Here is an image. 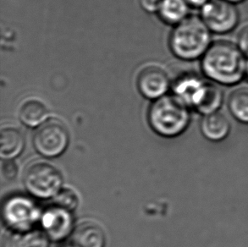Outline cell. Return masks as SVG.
Masks as SVG:
<instances>
[{
    "label": "cell",
    "mask_w": 248,
    "mask_h": 247,
    "mask_svg": "<svg viewBox=\"0 0 248 247\" xmlns=\"http://www.w3.org/2000/svg\"><path fill=\"white\" fill-rule=\"evenodd\" d=\"M67 128L60 121H46L34 134L33 145L38 154L46 157L61 156L69 144Z\"/></svg>",
    "instance_id": "obj_5"
},
{
    "label": "cell",
    "mask_w": 248,
    "mask_h": 247,
    "mask_svg": "<svg viewBox=\"0 0 248 247\" xmlns=\"http://www.w3.org/2000/svg\"><path fill=\"white\" fill-rule=\"evenodd\" d=\"M73 247V246H72V245H70V246H69V247Z\"/></svg>",
    "instance_id": "obj_26"
},
{
    "label": "cell",
    "mask_w": 248,
    "mask_h": 247,
    "mask_svg": "<svg viewBox=\"0 0 248 247\" xmlns=\"http://www.w3.org/2000/svg\"><path fill=\"white\" fill-rule=\"evenodd\" d=\"M211 40L209 28L198 17L186 18L171 34L170 48L178 58L191 61L204 55Z\"/></svg>",
    "instance_id": "obj_2"
},
{
    "label": "cell",
    "mask_w": 248,
    "mask_h": 247,
    "mask_svg": "<svg viewBox=\"0 0 248 247\" xmlns=\"http://www.w3.org/2000/svg\"><path fill=\"white\" fill-rule=\"evenodd\" d=\"M48 116L46 105L37 99H31L25 102L20 109V119L27 126H40Z\"/></svg>",
    "instance_id": "obj_15"
},
{
    "label": "cell",
    "mask_w": 248,
    "mask_h": 247,
    "mask_svg": "<svg viewBox=\"0 0 248 247\" xmlns=\"http://www.w3.org/2000/svg\"><path fill=\"white\" fill-rule=\"evenodd\" d=\"M3 172L7 179H13L16 175L17 168L16 164L7 162L3 166Z\"/></svg>",
    "instance_id": "obj_22"
},
{
    "label": "cell",
    "mask_w": 248,
    "mask_h": 247,
    "mask_svg": "<svg viewBox=\"0 0 248 247\" xmlns=\"http://www.w3.org/2000/svg\"><path fill=\"white\" fill-rule=\"evenodd\" d=\"M229 108L237 121L248 124V87H242L232 93L229 99Z\"/></svg>",
    "instance_id": "obj_17"
},
{
    "label": "cell",
    "mask_w": 248,
    "mask_h": 247,
    "mask_svg": "<svg viewBox=\"0 0 248 247\" xmlns=\"http://www.w3.org/2000/svg\"><path fill=\"white\" fill-rule=\"evenodd\" d=\"M71 211L57 204L48 207L41 217L44 232L52 241L63 240L71 233L73 227Z\"/></svg>",
    "instance_id": "obj_8"
},
{
    "label": "cell",
    "mask_w": 248,
    "mask_h": 247,
    "mask_svg": "<svg viewBox=\"0 0 248 247\" xmlns=\"http://www.w3.org/2000/svg\"><path fill=\"white\" fill-rule=\"evenodd\" d=\"M223 101V93L222 91L213 84H208L203 97L195 109L203 114H213L217 112L219 107L221 106Z\"/></svg>",
    "instance_id": "obj_18"
},
{
    "label": "cell",
    "mask_w": 248,
    "mask_h": 247,
    "mask_svg": "<svg viewBox=\"0 0 248 247\" xmlns=\"http://www.w3.org/2000/svg\"><path fill=\"white\" fill-rule=\"evenodd\" d=\"M187 108L178 97H160L149 109L148 122L158 135L165 137H177L184 132L190 123Z\"/></svg>",
    "instance_id": "obj_3"
},
{
    "label": "cell",
    "mask_w": 248,
    "mask_h": 247,
    "mask_svg": "<svg viewBox=\"0 0 248 247\" xmlns=\"http://www.w3.org/2000/svg\"><path fill=\"white\" fill-rule=\"evenodd\" d=\"M230 2H232V3H239V2H242L243 0H228Z\"/></svg>",
    "instance_id": "obj_24"
},
{
    "label": "cell",
    "mask_w": 248,
    "mask_h": 247,
    "mask_svg": "<svg viewBox=\"0 0 248 247\" xmlns=\"http://www.w3.org/2000/svg\"><path fill=\"white\" fill-rule=\"evenodd\" d=\"M106 237L99 224L85 221L78 224L71 236V244L75 247H104Z\"/></svg>",
    "instance_id": "obj_10"
},
{
    "label": "cell",
    "mask_w": 248,
    "mask_h": 247,
    "mask_svg": "<svg viewBox=\"0 0 248 247\" xmlns=\"http://www.w3.org/2000/svg\"><path fill=\"white\" fill-rule=\"evenodd\" d=\"M39 217L38 207L27 197H10L3 203V220L14 231L31 230Z\"/></svg>",
    "instance_id": "obj_6"
},
{
    "label": "cell",
    "mask_w": 248,
    "mask_h": 247,
    "mask_svg": "<svg viewBox=\"0 0 248 247\" xmlns=\"http://www.w3.org/2000/svg\"><path fill=\"white\" fill-rule=\"evenodd\" d=\"M25 147V137L15 126L3 127L0 133V156L3 159H12L19 156Z\"/></svg>",
    "instance_id": "obj_13"
},
{
    "label": "cell",
    "mask_w": 248,
    "mask_h": 247,
    "mask_svg": "<svg viewBox=\"0 0 248 247\" xmlns=\"http://www.w3.org/2000/svg\"><path fill=\"white\" fill-rule=\"evenodd\" d=\"M138 89L145 97L158 99L165 95L170 87L167 73L160 67H145L138 77Z\"/></svg>",
    "instance_id": "obj_9"
},
{
    "label": "cell",
    "mask_w": 248,
    "mask_h": 247,
    "mask_svg": "<svg viewBox=\"0 0 248 247\" xmlns=\"http://www.w3.org/2000/svg\"><path fill=\"white\" fill-rule=\"evenodd\" d=\"M54 204H57L61 207L67 208L69 210L74 211L78 207V198L77 194L73 190H62L55 196Z\"/></svg>",
    "instance_id": "obj_19"
},
{
    "label": "cell",
    "mask_w": 248,
    "mask_h": 247,
    "mask_svg": "<svg viewBox=\"0 0 248 247\" xmlns=\"http://www.w3.org/2000/svg\"><path fill=\"white\" fill-rule=\"evenodd\" d=\"M238 47L243 54L248 55V25L242 29L237 38Z\"/></svg>",
    "instance_id": "obj_20"
},
{
    "label": "cell",
    "mask_w": 248,
    "mask_h": 247,
    "mask_svg": "<svg viewBox=\"0 0 248 247\" xmlns=\"http://www.w3.org/2000/svg\"><path fill=\"white\" fill-rule=\"evenodd\" d=\"M202 16L209 30L217 33L231 31L239 22L238 10L228 0L208 1L202 6Z\"/></svg>",
    "instance_id": "obj_7"
},
{
    "label": "cell",
    "mask_w": 248,
    "mask_h": 247,
    "mask_svg": "<svg viewBox=\"0 0 248 247\" xmlns=\"http://www.w3.org/2000/svg\"><path fill=\"white\" fill-rule=\"evenodd\" d=\"M3 247H48V241L39 231H14L7 236Z\"/></svg>",
    "instance_id": "obj_14"
},
{
    "label": "cell",
    "mask_w": 248,
    "mask_h": 247,
    "mask_svg": "<svg viewBox=\"0 0 248 247\" xmlns=\"http://www.w3.org/2000/svg\"><path fill=\"white\" fill-rule=\"evenodd\" d=\"M247 61L243 53L234 44L219 41L211 45L203 55L202 67L205 75L224 85L241 81L246 74Z\"/></svg>",
    "instance_id": "obj_1"
},
{
    "label": "cell",
    "mask_w": 248,
    "mask_h": 247,
    "mask_svg": "<svg viewBox=\"0 0 248 247\" xmlns=\"http://www.w3.org/2000/svg\"><path fill=\"white\" fill-rule=\"evenodd\" d=\"M158 13L166 23H181L187 15V2L186 0H163Z\"/></svg>",
    "instance_id": "obj_16"
},
{
    "label": "cell",
    "mask_w": 248,
    "mask_h": 247,
    "mask_svg": "<svg viewBox=\"0 0 248 247\" xmlns=\"http://www.w3.org/2000/svg\"><path fill=\"white\" fill-rule=\"evenodd\" d=\"M246 74L248 76V61H247V66H246Z\"/></svg>",
    "instance_id": "obj_25"
},
{
    "label": "cell",
    "mask_w": 248,
    "mask_h": 247,
    "mask_svg": "<svg viewBox=\"0 0 248 247\" xmlns=\"http://www.w3.org/2000/svg\"><path fill=\"white\" fill-rule=\"evenodd\" d=\"M163 0H140L141 5L148 12L158 11Z\"/></svg>",
    "instance_id": "obj_21"
},
{
    "label": "cell",
    "mask_w": 248,
    "mask_h": 247,
    "mask_svg": "<svg viewBox=\"0 0 248 247\" xmlns=\"http://www.w3.org/2000/svg\"><path fill=\"white\" fill-rule=\"evenodd\" d=\"M208 83L197 77H186L174 86L175 97L187 107L196 108L204 94Z\"/></svg>",
    "instance_id": "obj_11"
},
{
    "label": "cell",
    "mask_w": 248,
    "mask_h": 247,
    "mask_svg": "<svg viewBox=\"0 0 248 247\" xmlns=\"http://www.w3.org/2000/svg\"><path fill=\"white\" fill-rule=\"evenodd\" d=\"M186 1L187 2L188 4L195 7L203 6L205 3L208 2V0H186Z\"/></svg>",
    "instance_id": "obj_23"
},
{
    "label": "cell",
    "mask_w": 248,
    "mask_h": 247,
    "mask_svg": "<svg viewBox=\"0 0 248 247\" xmlns=\"http://www.w3.org/2000/svg\"><path fill=\"white\" fill-rule=\"evenodd\" d=\"M24 185L34 197L47 199L54 197L61 191L63 178L54 165L37 162L31 164L24 173Z\"/></svg>",
    "instance_id": "obj_4"
},
{
    "label": "cell",
    "mask_w": 248,
    "mask_h": 247,
    "mask_svg": "<svg viewBox=\"0 0 248 247\" xmlns=\"http://www.w3.org/2000/svg\"><path fill=\"white\" fill-rule=\"evenodd\" d=\"M232 124L225 114L215 112L207 114L201 122V131L205 138L211 141H221L227 138Z\"/></svg>",
    "instance_id": "obj_12"
}]
</instances>
